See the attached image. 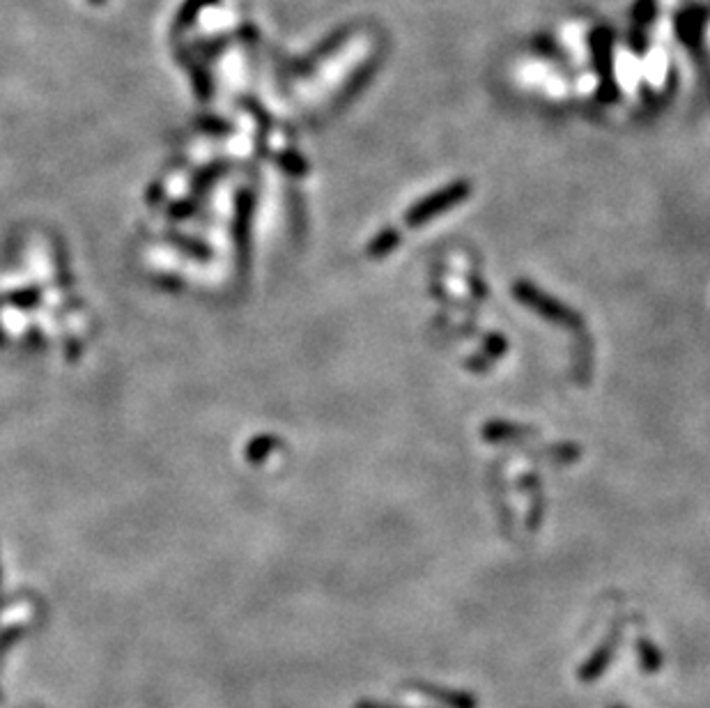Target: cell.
<instances>
[{"label": "cell", "instance_id": "7", "mask_svg": "<svg viewBox=\"0 0 710 708\" xmlns=\"http://www.w3.org/2000/svg\"><path fill=\"white\" fill-rule=\"evenodd\" d=\"M614 708H623V706H614Z\"/></svg>", "mask_w": 710, "mask_h": 708}, {"label": "cell", "instance_id": "5", "mask_svg": "<svg viewBox=\"0 0 710 708\" xmlns=\"http://www.w3.org/2000/svg\"><path fill=\"white\" fill-rule=\"evenodd\" d=\"M354 708H398V706H391V704H384V702H370V699H361V702H357V706Z\"/></svg>", "mask_w": 710, "mask_h": 708}, {"label": "cell", "instance_id": "3", "mask_svg": "<svg viewBox=\"0 0 710 708\" xmlns=\"http://www.w3.org/2000/svg\"><path fill=\"white\" fill-rule=\"evenodd\" d=\"M414 690H419L421 695H426L428 699H432V702L442 704L446 708H478V699L462 690L442 688V686H435V683H423V681L414 683Z\"/></svg>", "mask_w": 710, "mask_h": 708}, {"label": "cell", "instance_id": "6", "mask_svg": "<svg viewBox=\"0 0 710 708\" xmlns=\"http://www.w3.org/2000/svg\"><path fill=\"white\" fill-rule=\"evenodd\" d=\"M95 3H102V0H95Z\"/></svg>", "mask_w": 710, "mask_h": 708}, {"label": "cell", "instance_id": "4", "mask_svg": "<svg viewBox=\"0 0 710 708\" xmlns=\"http://www.w3.org/2000/svg\"><path fill=\"white\" fill-rule=\"evenodd\" d=\"M637 656H639V660H642L644 672H648V674L660 672V667H662V653H660L658 649H655L653 642L639 640V642H637Z\"/></svg>", "mask_w": 710, "mask_h": 708}, {"label": "cell", "instance_id": "1", "mask_svg": "<svg viewBox=\"0 0 710 708\" xmlns=\"http://www.w3.org/2000/svg\"><path fill=\"white\" fill-rule=\"evenodd\" d=\"M467 194H469L467 184H453V187L439 191V194H432L407 212V223L409 226H419V223L435 219V217H439V214H444L446 210H451L453 205H458L460 200H465Z\"/></svg>", "mask_w": 710, "mask_h": 708}, {"label": "cell", "instance_id": "2", "mask_svg": "<svg viewBox=\"0 0 710 708\" xmlns=\"http://www.w3.org/2000/svg\"><path fill=\"white\" fill-rule=\"evenodd\" d=\"M616 642H619V630H612V635H609L607 640L600 644L596 651L591 653V658L586 660V663L580 667V672H577V676H580V681L591 683V681L600 679V676L607 672V667H609V663H612V658H614Z\"/></svg>", "mask_w": 710, "mask_h": 708}]
</instances>
